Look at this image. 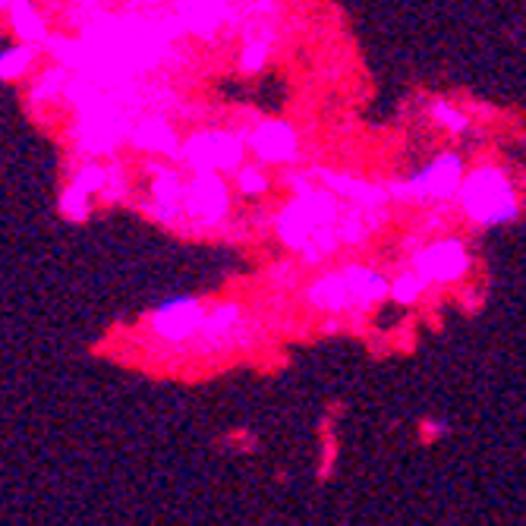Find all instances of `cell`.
I'll use <instances>...</instances> for the list:
<instances>
[{
    "instance_id": "cell-4",
    "label": "cell",
    "mask_w": 526,
    "mask_h": 526,
    "mask_svg": "<svg viewBox=\"0 0 526 526\" xmlns=\"http://www.w3.org/2000/svg\"><path fill=\"white\" fill-rule=\"evenodd\" d=\"M183 158L199 174L234 171L243 161V139L234 133H199L183 145Z\"/></svg>"
},
{
    "instance_id": "cell-1",
    "label": "cell",
    "mask_w": 526,
    "mask_h": 526,
    "mask_svg": "<svg viewBox=\"0 0 526 526\" xmlns=\"http://www.w3.org/2000/svg\"><path fill=\"white\" fill-rule=\"evenodd\" d=\"M460 205L479 224H501L517 215V196L511 180L498 167H479L460 183Z\"/></svg>"
},
{
    "instance_id": "cell-20",
    "label": "cell",
    "mask_w": 526,
    "mask_h": 526,
    "mask_svg": "<svg viewBox=\"0 0 526 526\" xmlns=\"http://www.w3.org/2000/svg\"><path fill=\"white\" fill-rule=\"evenodd\" d=\"M60 212L67 218H73V221H82L89 215V196H82L76 186H70L60 199Z\"/></svg>"
},
{
    "instance_id": "cell-11",
    "label": "cell",
    "mask_w": 526,
    "mask_h": 526,
    "mask_svg": "<svg viewBox=\"0 0 526 526\" xmlns=\"http://www.w3.org/2000/svg\"><path fill=\"white\" fill-rule=\"evenodd\" d=\"M136 149L145 152H164V155H177V136L164 120H145L133 130Z\"/></svg>"
},
{
    "instance_id": "cell-5",
    "label": "cell",
    "mask_w": 526,
    "mask_h": 526,
    "mask_svg": "<svg viewBox=\"0 0 526 526\" xmlns=\"http://www.w3.org/2000/svg\"><path fill=\"white\" fill-rule=\"evenodd\" d=\"M467 268L470 256L457 240H441L416 256V275L423 278V284H451L464 278Z\"/></svg>"
},
{
    "instance_id": "cell-3",
    "label": "cell",
    "mask_w": 526,
    "mask_h": 526,
    "mask_svg": "<svg viewBox=\"0 0 526 526\" xmlns=\"http://www.w3.org/2000/svg\"><path fill=\"white\" fill-rule=\"evenodd\" d=\"M460 183H464V161L457 155H441L413 180L391 186V193L401 199H448L457 193Z\"/></svg>"
},
{
    "instance_id": "cell-16",
    "label": "cell",
    "mask_w": 526,
    "mask_h": 526,
    "mask_svg": "<svg viewBox=\"0 0 526 526\" xmlns=\"http://www.w3.org/2000/svg\"><path fill=\"white\" fill-rule=\"evenodd\" d=\"M32 60H35V48H26V45L4 51V54H0V79L23 76L32 67Z\"/></svg>"
},
{
    "instance_id": "cell-14",
    "label": "cell",
    "mask_w": 526,
    "mask_h": 526,
    "mask_svg": "<svg viewBox=\"0 0 526 526\" xmlns=\"http://www.w3.org/2000/svg\"><path fill=\"white\" fill-rule=\"evenodd\" d=\"M155 199H158V205H161V215L164 218H171L174 215V208L180 205V199H183V180L174 174V171H161L158 177H155Z\"/></svg>"
},
{
    "instance_id": "cell-17",
    "label": "cell",
    "mask_w": 526,
    "mask_h": 526,
    "mask_svg": "<svg viewBox=\"0 0 526 526\" xmlns=\"http://www.w3.org/2000/svg\"><path fill=\"white\" fill-rule=\"evenodd\" d=\"M240 322V309L234 303H224L218 306L215 312H208L205 315V322H202V331L205 334H227V331H234Z\"/></svg>"
},
{
    "instance_id": "cell-2",
    "label": "cell",
    "mask_w": 526,
    "mask_h": 526,
    "mask_svg": "<svg viewBox=\"0 0 526 526\" xmlns=\"http://www.w3.org/2000/svg\"><path fill=\"white\" fill-rule=\"evenodd\" d=\"M338 202L331 193H309L297 202H290L278 218V234L290 249H306L315 234L331 230Z\"/></svg>"
},
{
    "instance_id": "cell-13",
    "label": "cell",
    "mask_w": 526,
    "mask_h": 526,
    "mask_svg": "<svg viewBox=\"0 0 526 526\" xmlns=\"http://www.w3.org/2000/svg\"><path fill=\"white\" fill-rule=\"evenodd\" d=\"M10 16H13V29H16L19 38H23L26 48H35V45H41V41L48 38L45 23H41V16L29 4H13Z\"/></svg>"
},
{
    "instance_id": "cell-9",
    "label": "cell",
    "mask_w": 526,
    "mask_h": 526,
    "mask_svg": "<svg viewBox=\"0 0 526 526\" xmlns=\"http://www.w3.org/2000/svg\"><path fill=\"white\" fill-rule=\"evenodd\" d=\"M344 284L350 290V300L353 306H369L388 297V281L382 275H375L372 268H360V265H350L344 268Z\"/></svg>"
},
{
    "instance_id": "cell-21",
    "label": "cell",
    "mask_w": 526,
    "mask_h": 526,
    "mask_svg": "<svg viewBox=\"0 0 526 526\" xmlns=\"http://www.w3.org/2000/svg\"><path fill=\"white\" fill-rule=\"evenodd\" d=\"M265 60H268V45H265V41H249L246 51H243V57H240V63H243V70H246V73L262 70V67H265Z\"/></svg>"
},
{
    "instance_id": "cell-23",
    "label": "cell",
    "mask_w": 526,
    "mask_h": 526,
    "mask_svg": "<svg viewBox=\"0 0 526 526\" xmlns=\"http://www.w3.org/2000/svg\"><path fill=\"white\" fill-rule=\"evenodd\" d=\"M63 82H67V73H63L60 67L57 70H48L45 76H41L38 89H35V98H51L63 89Z\"/></svg>"
},
{
    "instance_id": "cell-24",
    "label": "cell",
    "mask_w": 526,
    "mask_h": 526,
    "mask_svg": "<svg viewBox=\"0 0 526 526\" xmlns=\"http://www.w3.org/2000/svg\"><path fill=\"white\" fill-rule=\"evenodd\" d=\"M265 186H268V180H265L262 171H256V167H243V171H240V189H243L246 196L265 193Z\"/></svg>"
},
{
    "instance_id": "cell-15",
    "label": "cell",
    "mask_w": 526,
    "mask_h": 526,
    "mask_svg": "<svg viewBox=\"0 0 526 526\" xmlns=\"http://www.w3.org/2000/svg\"><path fill=\"white\" fill-rule=\"evenodd\" d=\"M218 7H205V4H186V7H180V26H186V29H193V32H199V35H208L215 26H218Z\"/></svg>"
},
{
    "instance_id": "cell-8",
    "label": "cell",
    "mask_w": 526,
    "mask_h": 526,
    "mask_svg": "<svg viewBox=\"0 0 526 526\" xmlns=\"http://www.w3.org/2000/svg\"><path fill=\"white\" fill-rule=\"evenodd\" d=\"M249 145L265 161H290L293 155H297V136H293V130L281 120L262 123L259 130L249 136Z\"/></svg>"
},
{
    "instance_id": "cell-6",
    "label": "cell",
    "mask_w": 526,
    "mask_h": 526,
    "mask_svg": "<svg viewBox=\"0 0 526 526\" xmlns=\"http://www.w3.org/2000/svg\"><path fill=\"white\" fill-rule=\"evenodd\" d=\"M202 322H205V312L193 297H174V300L161 303L152 312L155 334L164 341H171V344L193 338L196 331H202Z\"/></svg>"
},
{
    "instance_id": "cell-19",
    "label": "cell",
    "mask_w": 526,
    "mask_h": 526,
    "mask_svg": "<svg viewBox=\"0 0 526 526\" xmlns=\"http://www.w3.org/2000/svg\"><path fill=\"white\" fill-rule=\"evenodd\" d=\"M73 186L79 189L82 196H92V193H101L104 186H108V171L98 164H89V167H82V171L76 174Z\"/></svg>"
},
{
    "instance_id": "cell-22",
    "label": "cell",
    "mask_w": 526,
    "mask_h": 526,
    "mask_svg": "<svg viewBox=\"0 0 526 526\" xmlns=\"http://www.w3.org/2000/svg\"><path fill=\"white\" fill-rule=\"evenodd\" d=\"M432 114L448 126V130H454V133H460V130H467V117L460 114V111H454L451 104H445V101H438L435 108H432Z\"/></svg>"
},
{
    "instance_id": "cell-12",
    "label": "cell",
    "mask_w": 526,
    "mask_h": 526,
    "mask_svg": "<svg viewBox=\"0 0 526 526\" xmlns=\"http://www.w3.org/2000/svg\"><path fill=\"white\" fill-rule=\"evenodd\" d=\"M325 183L334 196H347L353 202H360V205H382L388 196H385V189H378V186H369V183H360V180H350V177H334V174H325Z\"/></svg>"
},
{
    "instance_id": "cell-7",
    "label": "cell",
    "mask_w": 526,
    "mask_h": 526,
    "mask_svg": "<svg viewBox=\"0 0 526 526\" xmlns=\"http://www.w3.org/2000/svg\"><path fill=\"white\" fill-rule=\"evenodd\" d=\"M186 205V212L199 218V221H208V224H215L227 215V186L218 174H196L193 180H189L183 186V199Z\"/></svg>"
},
{
    "instance_id": "cell-10",
    "label": "cell",
    "mask_w": 526,
    "mask_h": 526,
    "mask_svg": "<svg viewBox=\"0 0 526 526\" xmlns=\"http://www.w3.org/2000/svg\"><path fill=\"white\" fill-rule=\"evenodd\" d=\"M309 303L325 309V312H344V309L353 306L350 290H347V284H344L341 275H325V278L315 281L309 287Z\"/></svg>"
},
{
    "instance_id": "cell-18",
    "label": "cell",
    "mask_w": 526,
    "mask_h": 526,
    "mask_svg": "<svg viewBox=\"0 0 526 526\" xmlns=\"http://www.w3.org/2000/svg\"><path fill=\"white\" fill-rule=\"evenodd\" d=\"M423 290H426V284H423V278L416 275V271H404V275L397 278L394 284H388V293L397 303H413Z\"/></svg>"
}]
</instances>
